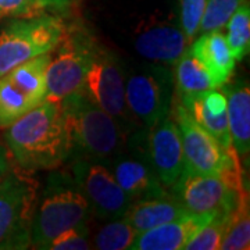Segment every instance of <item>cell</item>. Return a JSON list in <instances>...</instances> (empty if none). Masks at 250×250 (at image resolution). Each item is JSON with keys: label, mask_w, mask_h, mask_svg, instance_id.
I'll use <instances>...</instances> for the list:
<instances>
[{"label": "cell", "mask_w": 250, "mask_h": 250, "mask_svg": "<svg viewBox=\"0 0 250 250\" xmlns=\"http://www.w3.org/2000/svg\"><path fill=\"white\" fill-rule=\"evenodd\" d=\"M4 142L22 171L56 170L71 157L62 103L45 99L6 128Z\"/></svg>", "instance_id": "6da1fadb"}, {"label": "cell", "mask_w": 250, "mask_h": 250, "mask_svg": "<svg viewBox=\"0 0 250 250\" xmlns=\"http://www.w3.org/2000/svg\"><path fill=\"white\" fill-rule=\"evenodd\" d=\"M71 142V156L110 164L124 150V132L117 121L81 90L60 100Z\"/></svg>", "instance_id": "7a4b0ae2"}, {"label": "cell", "mask_w": 250, "mask_h": 250, "mask_svg": "<svg viewBox=\"0 0 250 250\" xmlns=\"http://www.w3.org/2000/svg\"><path fill=\"white\" fill-rule=\"evenodd\" d=\"M92 215L86 197L82 195L70 172H50L47 184L38 197L31 229V246L46 249L52 239L75 225L88 224Z\"/></svg>", "instance_id": "3957f363"}, {"label": "cell", "mask_w": 250, "mask_h": 250, "mask_svg": "<svg viewBox=\"0 0 250 250\" xmlns=\"http://www.w3.org/2000/svg\"><path fill=\"white\" fill-rule=\"evenodd\" d=\"M65 29L62 18L52 14L11 20L0 28V77L29 59L52 53Z\"/></svg>", "instance_id": "277c9868"}, {"label": "cell", "mask_w": 250, "mask_h": 250, "mask_svg": "<svg viewBox=\"0 0 250 250\" xmlns=\"http://www.w3.org/2000/svg\"><path fill=\"white\" fill-rule=\"evenodd\" d=\"M38 184L31 172L13 167L0 184V250L31 246Z\"/></svg>", "instance_id": "5b68a950"}, {"label": "cell", "mask_w": 250, "mask_h": 250, "mask_svg": "<svg viewBox=\"0 0 250 250\" xmlns=\"http://www.w3.org/2000/svg\"><path fill=\"white\" fill-rule=\"evenodd\" d=\"M171 190L189 213L196 214L229 213L248 192L243 184V171L220 175L182 171Z\"/></svg>", "instance_id": "8992f818"}, {"label": "cell", "mask_w": 250, "mask_h": 250, "mask_svg": "<svg viewBox=\"0 0 250 250\" xmlns=\"http://www.w3.org/2000/svg\"><path fill=\"white\" fill-rule=\"evenodd\" d=\"M98 43L86 29H65L46 70V99L60 102L81 89L83 77L95 57Z\"/></svg>", "instance_id": "52a82bcc"}, {"label": "cell", "mask_w": 250, "mask_h": 250, "mask_svg": "<svg viewBox=\"0 0 250 250\" xmlns=\"http://www.w3.org/2000/svg\"><path fill=\"white\" fill-rule=\"evenodd\" d=\"M177 123L184 152V171L190 174H227L243 171L239 156L235 149L227 150L214 136L205 131L181 103L170 108Z\"/></svg>", "instance_id": "ba28073f"}, {"label": "cell", "mask_w": 250, "mask_h": 250, "mask_svg": "<svg viewBox=\"0 0 250 250\" xmlns=\"http://www.w3.org/2000/svg\"><path fill=\"white\" fill-rule=\"evenodd\" d=\"M80 90L90 102L113 117L124 134L132 126L125 100L123 68L116 57L100 46L96 49Z\"/></svg>", "instance_id": "9c48e42d"}, {"label": "cell", "mask_w": 250, "mask_h": 250, "mask_svg": "<svg viewBox=\"0 0 250 250\" xmlns=\"http://www.w3.org/2000/svg\"><path fill=\"white\" fill-rule=\"evenodd\" d=\"M71 177L86 197L92 214L102 220H114L125 214L132 200L120 187L108 164L88 157H75Z\"/></svg>", "instance_id": "30bf717a"}, {"label": "cell", "mask_w": 250, "mask_h": 250, "mask_svg": "<svg viewBox=\"0 0 250 250\" xmlns=\"http://www.w3.org/2000/svg\"><path fill=\"white\" fill-rule=\"evenodd\" d=\"M171 74L164 65L132 72L125 81V100L129 114L147 131L171 108Z\"/></svg>", "instance_id": "8fae6325"}, {"label": "cell", "mask_w": 250, "mask_h": 250, "mask_svg": "<svg viewBox=\"0 0 250 250\" xmlns=\"http://www.w3.org/2000/svg\"><path fill=\"white\" fill-rule=\"evenodd\" d=\"M146 153L163 187L172 188L184 171V152L174 118L166 116L147 129Z\"/></svg>", "instance_id": "7c38bea8"}, {"label": "cell", "mask_w": 250, "mask_h": 250, "mask_svg": "<svg viewBox=\"0 0 250 250\" xmlns=\"http://www.w3.org/2000/svg\"><path fill=\"white\" fill-rule=\"evenodd\" d=\"M189 41L177 24L164 20H152L136 31L135 49L153 64L170 67L188 50Z\"/></svg>", "instance_id": "4fadbf2b"}, {"label": "cell", "mask_w": 250, "mask_h": 250, "mask_svg": "<svg viewBox=\"0 0 250 250\" xmlns=\"http://www.w3.org/2000/svg\"><path fill=\"white\" fill-rule=\"evenodd\" d=\"M110 164L117 182L132 202L168 195L153 170L146 150H134L129 154L123 150Z\"/></svg>", "instance_id": "5bb4252c"}, {"label": "cell", "mask_w": 250, "mask_h": 250, "mask_svg": "<svg viewBox=\"0 0 250 250\" xmlns=\"http://www.w3.org/2000/svg\"><path fill=\"white\" fill-rule=\"evenodd\" d=\"M179 103L197 124L214 136L221 146L227 150H232L227 116V98L223 90L210 89L195 95H182Z\"/></svg>", "instance_id": "9a60e30c"}, {"label": "cell", "mask_w": 250, "mask_h": 250, "mask_svg": "<svg viewBox=\"0 0 250 250\" xmlns=\"http://www.w3.org/2000/svg\"><path fill=\"white\" fill-rule=\"evenodd\" d=\"M214 214L188 213L152 229L138 232L129 246L131 250H182L195 233L208 223Z\"/></svg>", "instance_id": "2e32d148"}, {"label": "cell", "mask_w": 250, "mask_h": 250, "mask_svg": "<svg viewBox=\"0 0 250 250\" xmlns=\"http://www.w3.org/2000/svg\"><path fill=\"white\" fill-rule=\"evenodd\" d=\"M227 98V116L233 149L239 159L249 156L250 150V88L246 80L224 83L220 88Z\"/></svg>", "instance_id": "e0dca14e"}, {"label": "cell", "mask_w": 250, "mask_h": 250, "mask_svg": "<svg viewBox=\"0 0 250 250\" xmlns=\"http://www.w3.org/2000/svg\"><path fill=\"white\" fill-rule=\"evenodd\" d=\"M189 53L205 65L213 80L215 89H220L224 83L229 82L236 60L231 53L221 29L202 34L192 43Z\"/></svg>", "instance_id": "ac0fdd59"}, {"label": "cell", "mask_w": 250, "mask_h": 250, "mask_svg": "<svg viewBox=\"0 0 250 250\" xmlns=\"http://www.w3.org/2000/svg\"><path fill=\"white\" fill-rule=\"evenodd\" d=\"M188 213L187 207L177 197L167 195L132 202L123 217L138 232H143L157 225L177 220Z\"/></svg>", "instance_id": "d6986e66"}, {"label": "cell", "mask_w": 250, "mask_h": 250, "mask_svg": "<svg viewBox=\"0 0 250 250\" xmlns=\"http://www.w3.org/2000/svg\"><path fill=\"white\" fill-rule=\"evenodd\" d=\"M52 53L41 54L10 70L6 75L38 103L46 99V70Z\"/></svg>", "instance_id": "ffe728a7"}, {"label": "cell", "mask_w": 250, "mask_h": 250, "mask_svg": "<svg viewBox=\"0 0 250 250\" xmlns=\"http://www.w3.org/2000/svg\"><path fill=\"white\" fill-rule=\"evenodd\" d=\"M175 83L181 96L215 89L208 71L196 57L189 53V47L175 62Z\"/></svg>", "instance_id": "44dd1931"}, {"label": "cell", "mask_w": 250, "mask_h": 250, "mask_svg": "<svg viewBox=\"0 0 250 250\" xmlns=\"http://www.w3.org/2000/svg\"><path fill=\"white\" fill-rule=\"evenodd\" d=\"M38 104L35 99L20 89L6 74L0 77V131Z\"/></svg>", "instance_id": "7402d4cb"}, {"label": "cell", "mask_w": 250, "mask_h": 250, "mask_svg": "<svg viewBox=\"0 0 250 250\" xmlns=\"http://www.w3.org/2000/svg\"><path fill=\"white\" fill-rule=\"evenodd\" d=\"M250 248V217L248 192L241 197L239 203L229 213L228 224L224 232L220 249L243 250Z\"/></svg>", "instance_id": "603a6c76"}, {"label": "cell", "mask_w": 250, "mask_h": 250, "mask_svg": "<svg viewBox=\"0 0 250 250\" xmlns=\"http://www.w3.org/2000/svg\"><path fill=\"white\" fill-rule=\"evenodd\" d=\"M225 27V39L231 49V53L236 62H241L245 56L249 54L250 49V7L248 0H245L235 10Z\"/></svg>", "instance_id": "cb8c5ba5"}, {"label": "cell", "mask_w": 250, "mask_h": 250, "mask_svg": "<svg viewBox=\"0 0 250 250\" xmlns=\"http://www.w3.org/2000/svg\"><path fill=\"white\" fill-rule=\"evenodd\" d=\"M138 231L124 217L114 218L110 220V223L103 225L96 232L93 239V248L100 250L129 249Z\"/></svg>", "instance_id": "d4e9b609"}, {"label": "cell", "mask_w": 250, "mask_h": 250, "mask_svg": "<svg viewBox=\"0 0 250 250\" xmlns=\"http://www.w3.org/2000/svg\"><path fill=\"white\" fill-rule=\"evenodd\" d=\"M231 213V211H229ZM229 213H217L188 242V250H218L228 224Z\"/></svg>", "instance_id": "484cf974"}, {"label": "cell", "mask_w": 250, "mask_h": 250, "mask_svg": "<svg viewBox=\"0 0 250 250\" xmlns=\"http://www.w3.org/2000/svg\"><path fill=\"white\" fill-rule=\"evenodd\" d=\"M245 0H206L205 13L200 22L199 32L205 34L215 29H223L235 10Z\"/></svg>", "instance_id": "4316f807"}, {"label": "cell", "mask_w": 250, "mask_h": 250, "mask_svg": "<svg viewBox=\"0 0 250 250\" xmlns=\"http://www.w3.org/2000/svg\"><path fill=\"white\" fill-rule=\"evenodd\" d=\"M206 0H178L179 27L190 42L199 34Z\"/></svg>", "instance_id": "83f0119b"}, {"label": "cell", "mask_w": 250, "mask_h": 250, "mask_svg": "<svg viewBox=\"0 0 250 250\" xmlns=\"http://www.w3.org/2000/svg\"><path fill=\"white\" fill-rule=\"evenodd\" d=\"M92 249L88 224L75 225L59 233L50 241L46 250H88Z\"/></svg>", "instance_id": "f1b7e54d"}, {"label": "cell", "mask_w": 250, "mask_h": 250, "mask_svg": "<svg viewBox=\"0 0 250 250\" xmlns=\"http://www.w3.org/2000/svg\"><path fill=\"white\" fill-rule=\"evenodd\" d=\"M42 13L36 0H0V20L34 17Z\"/></svg>", "instance_id": "f546056e"}, {"label": "cell", "mask_w": 250, "mask_h": 250, "mask_svg": "<svg viewBox=\"0 0 250 250\" xmlns=\"http://www.w3.org/2000/svg\"><path fill=\"white\" fill-rule=\"evenodd\" d=\"M13 167H14V161H13V157L10 154L7 146L0 143V184L9 175Z\"/></svg>", "instance_id": "4dcf8cb0"}, {"label": "cell", "mask_w": 250, "mask_h": 250, "mask_svg": "<svg viewBox=\"0 0 250 250\" xmlns=\"http://www.w3.org/2000/svg\"><path fill=\"white\" fill-rule=\"evenodd\" d=\"M75 0H36L39 7L42 10H52V11H64L67 10Z\"/></svg>", "instance_id": "1f68e13d"}]
</instances>
